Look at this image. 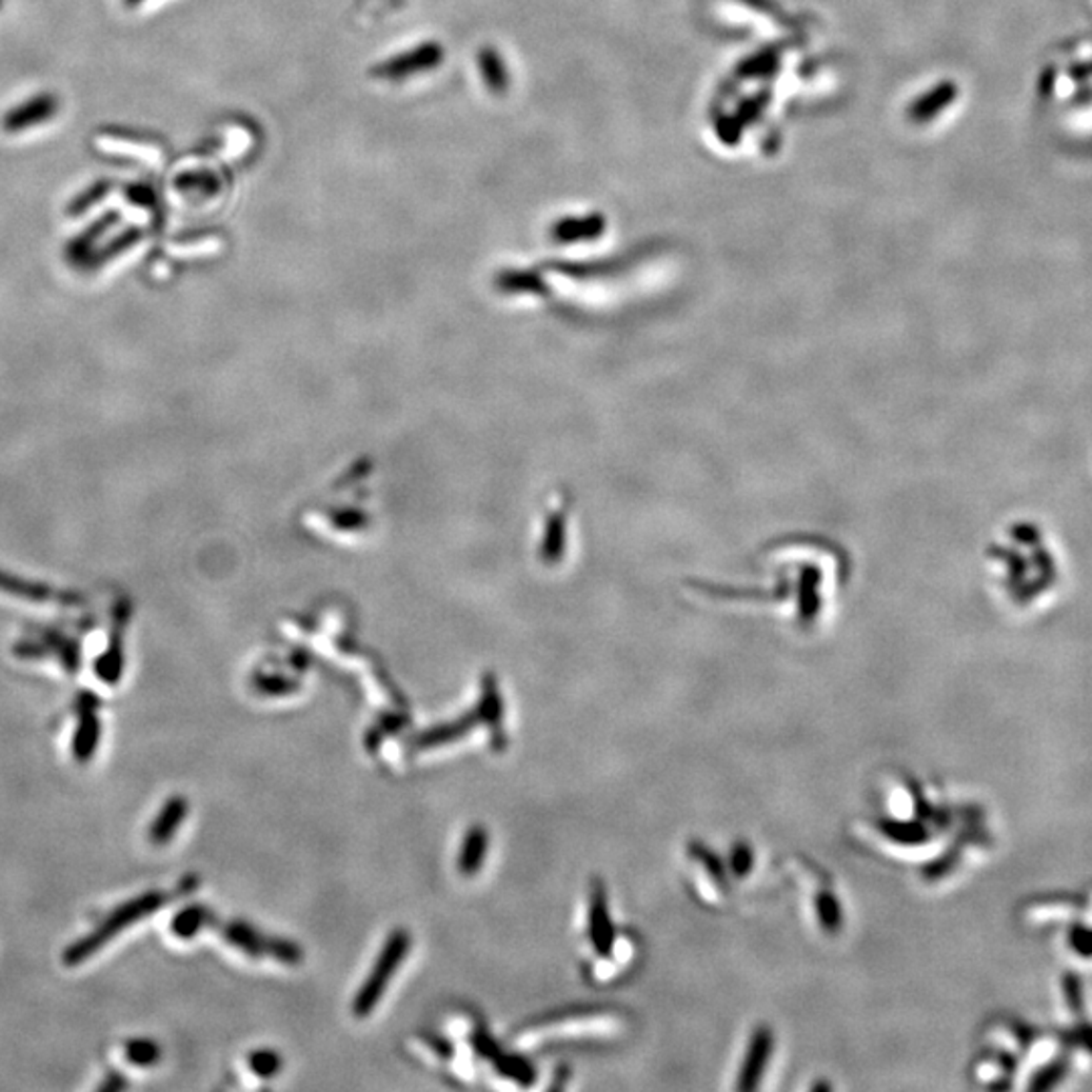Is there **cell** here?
<instances>
[{
    "mask_svg": "<svg viewBox=\"0 0 1092 1092\" xmlns=\"http://www.w3.org/2000/svg\"><path fill=\"white\" fill-rule=\"evenodd\" d=\"M195 889H197V878H188L173 892L151 890V892H144V894L127 900L124 905H120L116 911H112L110 915L105 916L100 925H96L90 935H85L83 939L76 940L74 945L67 947V951L63 953V966H81L83 961H87L90 957L100 953L110 940L120 937L124 933V929L138 925L140 920L148 918L158 909L166 907L180 894Z\"/></svg>",
    "mask_w": 1092,
    "mask_h": 1092,
    "instance_id": "obj_1",
    "label": "cell"
},
{
    "mask_svg": "<svg viewBox=\"0 0 1092 1092\" xmlns=\"http://www.w3.org/2000/svg\"><path fill=\"white\" fill-rule=\"evenodd\" d=\"M409 947H411V937L403 929H397L386 939L381 955L377 959V966L373 967L366 981L356 993L355 1004H353V1014L356 1017H366L369 1014H373V1010L381 1001L386 986L391 984L393 975L397 973L401 961L405 959Z\"/></svg>",
    "mask_w": 1092,
    "mask_h": 1092,
    "instance_id": "obj_2",
    "label": "cell"
},
{
    "mask_svg": "<svg viewBox=\"0 0 1092 1092\" xmlns=\"http://www.w3.org/2000/svg\"><path fill=\"white\" fill-rule=\"evenodd\" d=\"M77 724L72 740V755L77 762H87L102 738V718H100V698L90 692L77 696Z\"/></svg>",
    "mask_w": 1092,
    "mask_h": 1092,
    "instance_id": "obj_3",
    "label": "cell"
},
{
    "mask_svg": "<svg viewBox=\"0 0 1092 1092\" xmlns=\"http://www.w3.org/2000/svg\"><path fill=\"white\" fill-rule=\"evenodd\" d=\"M17 654L21 658H39L43 654H52L70 672H76L77 666H79V648H77L76 641L72 637L53 632V630H41L39 637L23 639L17 646Z\"/></svg>",
    "mask_w": 1092,
    "mask_h": 1092,
    "instance_id": "obj_4",
    "label": "cell"
},
{
    "mask_svg": "<svg viewBox=\"0 0 1092 1092\" xmlns=\"http://www.w3.org/2000/svg\"><path fill=\"white\" fill-rule=\"evenodd\" d=\"M57 110H59V102H57V98L53 94H39V96L28 98L26 102L11 107L4 114V118H2V127L8 134L25 132V130H31V127L41 126V124L49 122L52 118H55Z\"/></svg>",
    "mask_w": 1092,
    "mask_h": 1092,
    "instance_id": "obj_5",
    "label": "cell"
},
{
    "mask_svg": "<svg viewBox=\"0 0 1092 1092\" xmlns=\"http://www.w3.org/2000/svg\"><path fill=\"white\" fill-rule=\"evenodd\" d=\"M130 610L120 608L114 619V630L110 635V643L103 650L102 658L96 661V676L105 684H118L124 674V634H126Z\"/></svg>",
    "mask_w": 1092,
    "mask_h": 1092,
    "instance_id": "obj_6",
    "label": "cell"
},
{
    "mask_svg": "<svg viewBox=\"0 0 1092 1092\" xmlns=\"http://www.w3.org/2000/svg\"><path fill=\"white\" fill-rule=\"evenodd\" d=\"M0 591L2 593H8V595H15V597H21L26 601H37V603H77L79 597L77 595H70V593H61L53 587L47 584L33 583V581H23L19 577H13L4 571H0Z\"/></svg>",
    "mask_w": 1092,
    "mask_h": 1092,
    "instance_id": "obj_7",
    "label": "cell"
},
{
    "mask_svg": "<svg viewBox=\"0 0 1092 1092\" xmlns=\"http://www.w3.org/2000/svg\"><path fill=\"white\" fill-rule=\"evenodd\" d=\"M186 813H188L186 797H182V795L171 797L164 803V808L158 812L153 826H151V830H148V838H151L154 846H164V843H168L171 839L175 838L178 828L186 819Z\"/></svg>",
    "mask_w": 1092,
    "mask_h": 1092,
    "instance_id": "obj_8",
    "label": "cell"
},
{
    "mask_svg": "<svg viewBox=\"0 0 1092 1092\" xmlns=\"http://www.w3.org/2000/svg\"><path fill=\"white\" fill-rule=\"evenodd\" d=\"M118 219H120L118 213H105L102 219H98L96 223H92L83 233H79L76 239L70 241V245H67L70 261H74L77 265H83V261L94 254V250L102 241L103 235L116 227Z\"/></svg>",
    "mask_w": 1092,
    "mask_h": 1092,
    "instance_id": "obj_9",
    "label": "cell"
},
{
    "mask_svg": "<svg viewBox=\"0 0 1092 1092\" xmlns=\"http://www.w3.org/2000/svg\"><path fill=\"white\" fill-rule=\"evenodd\" d=\"M589 935L591 940L595 945V951L599 955H608L610 953L611 939H613V933H611L610 915H608V905H605V894L601 887H595L593 890V896H591V911H589Z\"/></svg>",
    "mask_w": 1092,
    "mask_h": 1092,
    "instance_id": "obj_10",
    "label": "cell"
},
{
    "mask_svg": "<svg viewBox=\"0 0 1092 1092\" xmlns=\"http://www.w3.org/2000/svg\"><path fill=\"white\" fill-rule=\"evenodd\" d=\"M480 722V714L474 712V714H465L461 716L459 720L454 722H448V724H439V727H433L428 733L419 735V737L413 738L411 742L417 747V749H433V747H441V744H448L452 740H458V738L468 735L476 724Z\"/></svg>",
    "mask_w": 1092,
    "mask_h": 1092,
    "instance_id": "obj_11",
    "label": "cell"
},
{
    "mask_svg": "<svg viewBox=\"0 0 1092 1092\" xmlns=\"http://www.w3.org/2000/svg\"><path fill=\"white\" fill-rule=\"evenodd\" d=\"M223 937L230 940L233 947L241 949L250 957L267 955V949H270V937H263L261 933L255 931L252 925L241 922V920H233L230 925H225L223 927Z\"/></svg>",
    "mask_w": 1092,
    "mask_h": 1092,
    "instance_id": "obj_12",
    "label": "cell"
},
{
    "mask_svg": "<svg viewBox=\"0 0 1092 1092\" xmlns=\"http://www.w3.org/2000/svg\"><path fill=\"white\" fill-rule=\"evenodd\" d=\"M485 852H488V832L480 826H474L472 830H468L465 839L461 843L458 860L459 872L463 876H474L482 868Z\"/></svg>",
    "mask_w": 1092,
    "mask_h": 1092,
    "instance_id": "obj_13",
    "label": "cell"
},
{
    "mask_svg": "<svg viewBox=\"0 0 1092 1092\" xmlns=\"http://www.w3.org/2000/svg\"><path fill=\"white\" fill-rule=\"evenodd\" d=\"M209 922H211L209 909L203 907V905H193V907H186L184 911H180L173 918L171 931L178 939H193L195 935H199V931Z\"/></svg>",
    "mask_w": 1092,
    "mask_h": 1092,
    "instance_id": "obj_14",
    "label": "cell"
},
{
    "mask_svg": "<svg viewBox=\"0 0 1092 1092\" xmlns=\"http://www.w3.org/2000/svg\"><path fill=\"white\" fill-rule=\"evenodd\" d=\"M138 237H140V231L138 230L124 231L122 235H118L114 241L105 243L103 247H96L94 254L83 261V265L96 267V265H103V263L112 261L114 257H118L122 252H127L138 241Z\"/></svg>",
    "mask_w": 1092,
    "mask_h": 1092,
    "instance_id": "obj_15",
    "label": "cell"
},
{
    "mask_svg": "<svg viewBox=\"0 0 1092 1092\" xmlns=\"http://www.w3.org/2000/svg\"><path fill=\"white\" fill-rule=\"evenodd\" d=\"M124 1056L136 1067H154L160 1060L162 1050L151 1038H132L124 1044Z\"/></svg>",
    "mask_w": 1092,
    "mask_h": 1092,
    "instance_id": "obj_16",
    "label": "cell"
},
{
    "mask_svg": "<svg viewBox=\"0 0 1092 1092\" xmlns=\"http://www.w3.org/2000/svg\"><path fill=\"white\" fill-rule=\"evenodd\" d=\"M494 1063H496V1068H498L500 1074H504L507 1078H512V1080H516V1083H520L524 1087L533 1085L534 1080H536V1070L520 1056H502L500 1054Z\"/></svg>",
    "mask_w": 1092,
    "mask_h": 1092,
    "instance_id": "obj_17",
    "label": "cell"
},
{
    "mask_svg": "<svg viewBox=\"0 0 1092 1092\" xmlns=\"http://www.w3.org/2000/svg\"><path fill=\"white\" fill-rule=\"evenodd\" d=\"M480 720L485 722L492 731H494V738H500V724H502V709H500V700H498V694L492 684L483 687V698L482 707H480Z\"/></svg>",
    "mask_w": 1092,
    "mask_h": 1092,
    "instance_id": "obj_18",
    "label": "cell"
},
{
    "mask_svg": "<svg viewBox=\"0 0 1092 1092\" xmlns=\"http://www.w3.org/2000/svg\"><path fill=\"white\" fill-rule=\"evenodd\" d=\"M110 188H112V184H110L107 180L94 182L92 186H87L85 191H81V193L77 195L76 199L72 201V204L67 206V213H70L72 217L85 213L87 209H92V206L98 203V201H102L103 197L110 193Z\"/></svg>",
    "mask_w": 1092,
    "mask_h": 1092,
    "instance_id": "obj_19",
    "label": "cell"
},
{
    "mask_svg": "<svg viewBox=\"0 0 1092 1092\" xmlns=\"http://www.w3.org/2000/svg\"><path fill=\"white\" fill-rule=\"evenodd\" d=\"M250 1068L259 1078H272L281 1070V1058L274 1050H255L250 1056Z\"/></svg>",
    "mask_w": 1092,
    "mask_h": 1092,
    "instance_id": "obj_20",
    "label": "cell"
},
{
    "mask_svg": "<svg viewBox=\"0 0 1092 1092\" xmlns=\"http://www.w3.org/2000/svg\"><path fill=\"white\" fill-rule=\"evenodd\" d=\"M267 955L280 959L281 964H285V966H298L304 959L302 949L296 942L285 939H270Z\"/></svg>",
    "mask_w": 1092,
    "mask_h": 1092,
    "instance_id": "obj_21",
    "label": "cell"
},
{
    "mask_svg": "<svg viewBox=\"0 0 1092 1092\" xmlns=\"http://www.w3.org/2000/svg\"><path fill=\"white\" fill-rule=\"evenodd\" d=\"M472 1044H474L476 1052L483 1058H494L496 1060L500 1056V1050H498L496 1041L492 1040L485 1032H476L474 1038H472Z\"/></svg>",
    "mask_w": 1092,
    "mask_h": 1092,
    "instance_id": "obj_22",
    "label": "cell"
},
{
    "mask_svg": "<svg viewBox=\"0 0 1092 1092\" xmlns=\"http://www.w3.org/2000/svg\"><path fill=\"white\" fill-rule=\"evenodd\" d=\"M126 197L127 199H132V201H134V203L136 204H142V206H146V204L153 203V195H151V188H146L144 184H134V186H127Z\"/></svg>",
    "mask_w": 1092,
    "mask_h": 1092,
    "instance_id": "obj_23",
    "label": "cell"
},
{
    "mask_svg": "<svg viewBox=\"0 0 1092 1092\" xmlns=\"http://www.w3.org/2000/svg\"><path fill=\"white\" fill-rule=\"evenodd\" d=\"M140 2H142V0H124L126 6H136V4H140Z\"/></svg>",
    "mask_w": 1092,
    "mask_h": 1092,
    "instance_id": "obj_24",
    "label": "cell"
},
{
    "mask_svg": "<svg viewBox=\"0 0 1092 1092\" xmlns=\"http://www.w3.org/2000/svg\"><path fill=\"white\" fill-rule=\"evenodd\" d=\"M0 6H2V0H0Z\"/></svg>",
    "mask_w": 1092,
    "mask_h": 1092,
    "instance_id": "obj_25",
    "label": "cell"
}]
</instances>
